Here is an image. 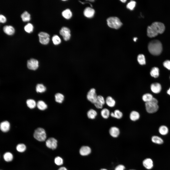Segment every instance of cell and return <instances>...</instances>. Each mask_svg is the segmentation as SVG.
<instances>
[{"instance_id": "1", "label": "cell", "mask_w": 170, "mask_h": 170, "mask_svg": "<svg viewBox=\"0 0 170 170\" xmlns=\"http://www.w3.org/2000/svg\"><path fill=\"white\" fill-rule=\"evenodd\" d=\"M165 29V26L163 23L159 22H155L148 27L147 35L150 38L155 37L159 34L162 33Z\"/></svg>"}, {"instance_id": "31", "label": "cell", "mask_w": 170, "mask_h": 170, "mask_svg": "<svg viewBox=\"0 0 170 170\" xmlns=\"http://www.w3.org/2000/svg\"><path fill=\"white\" fill-rule=\"evenodd\" d=\"M22 20L24 21H29L30 19V15L27 11H25L21 15Z\"/></svg>"}, {"instance_id": "17", "label": "cell", "mask_w": 170, "mask_h": 170, "mask_svg": "<svg viewBox=\"0 0 170 170\" xmlns=\"http://www.w3.org/2000/svg\"><path fill=\"white\" fill-rule=\"evenodd\" d=\"M0 130L2 132H7L10 129V123L7 121H3L0 124Z\"/></svg>"}, {"instance_id": "47", "label": "cell", "mask_w": 170, "mask_h": 170, "mask_svg": "<svg viewBox=\"0 0 170 170\" xmlns=\"http://www.w3.org/2000/svg\"><path fill=\"white\" fill-rule=\"evenodd\" d=\"M120 1L122 2L123 3H125L126 1H127L126 0H120Z\"/></svg>"}, {"instance_id": "43", "label": "cell", "mask_w": 170, "mask_h": 170, "mask_svg": "<svg viewBox=\"0 0 170 170\" xmlns=\"http://www.w3.org/2000/svg\"><path fill=\"white\" fill-rule=\"evenodd\" d=\"M6 21V18L2 14L0 15V22L4 23Z\"/></svg>"}, {"instance_id": "44", "label": "cell", "mask_w": 170, "mask_h": 170, "mask_svg": "<svg viewBox=\"0 0 170 170\" xmlns=\"http://www.w3.org/2000/svg\"><path fill=\"white\" fill-rule=\"evenodd\" d=\"M58 170H67L65 167H60Z\"/></svg>"}, {"instance_id": "25", "label": "cell", "mask_w": 170, "mask_h": 170, "mask_svg": "<svg viewBox=\"0 0 170 170\" xmlns=\"http://www.w3.org/2000/svg\"><path fill=\"white\" fill-rule=\"evenodd\" d=\"M63 17L66 19H70L72 16V13L70 10L68 9H66L63 11L62 13Z\"/></svg>"}, {"instance_id": "9", "label": "cell", "mask_w": 170, "mask_h": 170, "mask_svg": "<svg viewBox=\"0 0 170 170\" xmlns=\"http://www.w3.org/2000/svg\"><path fill=\"white\" fill-rule=\"evenodd\" d=\"M57 141L55 138L51 137L46 141V145L48 148L52 149H56L57 146Z\"/></svg>"}, {"instance_id": "22", "label": "cell", "mask_w": 170, "mask_h": 170, "mask_svg": "<svg viewBox=\"0 0 170 170\" xmlns=\"http://www.w3.org/2000/svg\"><path fill=\"white\" fill-rule=\"evenodd\" d=\"M97 115V112L95 110L91 109L87 112V115L88 118L91 119H94L96 117Z\"/></svg>"}, {"instance_id": "35", "label": "cell", "mask_w": 170, "mask_h": 170, "mask_svg": "<svg viewBox=\"0 0 170 170\" xmlns=\"http://www.w3.org/2000/svg\"><path fill=\"white\" fill-rule=\"evenodd\" d=\"M114 118L117 119H120L123 117V114L122 112L118 109L115 110L114 111Z\"/></svg>"}, {"instance_id": "37", "label": "cell", "mask_w": 170, "mask_h": 170, "mask_svg": "<svg viewBox=\"0 0 170 170\" xmlns=\"http://www.w3.org/2000/svg\"><path fill=\"white\" fill-rule=\"evenodd\" d=\"M52 40L54 44L58 45L61 42V40L59 37L57 35H54L52 38Z\"/></svg>"}, {"instance_id": "26", "label": "cell", "mask_w": 170, "mask_h": 170, "mask_svg": "<svg viewBox=\"0 0 170 170\" xmlns=\"http://www.w3.org/2000/svg\"><path fill=\"white\" fill-rule=\"evenodd\" d=\"M152 141L155 143L161 144L163 143V141L160 137L157 136H153L151 138Z\"/></svg>"}, {"instance_id": "29", "label": "cell", "mask_w": 170, "mask_h": 170, "mask_svg": "<svg viewBox=\"0 0 170 170\" xmlns=\"http://www.w3.org/2000/svg\"><path fill=\"white\" fill-rule=\"evenodd\" d=\"M153 98L152 95L149 93L144 94L142 96V100L145 103L150 102Z\"/></svg>"}, {"instance_id": "28", "label": "cell", "mask_w": 170, "mask_h": 170, "mask_svg": "<svg viewBox=\"0 0 170 170\" xmlns=\"http://www.w3.org/2000/svg\"><path fill=\"white\" fill-rule=\"evenodd\" d=\"M38 108L41 110H44L47 108V105L42 100L38 101L37 104Z\"/></svg>"}, {"instance_id": "49", "label": "cell", "mask_w": 170, "mask_h": 170, "mask_svg": "<svg viewBox=\"0 0 170 170\" xmlns=\"http://www.w3.org/2000/svg\"><path fill=\"white\" fill-rule=\"evenodd\" d=\"M129 170H133V169H130Z\"/></svg>"}, {"instance_id": "14", "label": "cell", "mask_w": 170, "mask_h": 170, "mask_svg": "<svg viewBox=\"0 0 170 170\" xmlns=\"http://www.w3.org/2000/svg\"><path fill=\"white\" fill-rule=\"evenodd\" d=\"M150 87L152 92L155 94L159 93L161 89V85L158 83H152Z\"/></svg>"}, {"instance_id": "40", "label": "cell", "mask_w": 170, "mask_h": 170, "mask_svg": "<svg viewBox=\"0 0 170 170\" xmlns=\"http://www.w3.org/2000/svg\"><path fill=\"white\" fill-rule=\"evenodd\" d=\"M54 162L56 165L59 166L62 165L63 163L62 158L59 156L55 158Z\"/></svg>"}, {"instance_id": "10", "label": "cell", "mask_w": 170, "mask_h": 170, "mask_svg": "<svg viewBox=\"0 0 170 170\" xmlns=\"http://www.w3.org/2000/svg\"><path fill=\"white\" fill-rule=\"evenodd\" d=\"M27 65L28 68L29 69L35 70L38 67V62L36 60L32 58L27 61Z\"/></svg>"}, {"instance_id": "38", "label": "cell", "mask_w": 170, "mask_h": 170, "mask_svg": "<svg viewBox=\"0 0 170 170\" xmlns=\"http://www.w3.org/2000/svg\"><path fill=\"white\" fill-rule=\"evenodd\" d=\"M16 149L18 152H24L26 150V147L24 144H20L17 145Z\"/></svg>"}, {"instance_id": "33", "label": "cell", "mask_w": 170, "mask_h": 170, "mask_svg": "<svg viewBox=\"0 0 170 170\" xmlns=\"http://www.w3.org/2000/svg\"><path fill=\"white\" fill-rule=\"evenodd\" d=\"M26 103L28 106L31 109L34 108L36 105V103L34 100L30 99L27 100Z\"/></svg>"}, {"instance_id": "15", "label": "cell", "mask_w": 170, "mask_h": 170, "mask_svg": "<svg viewBox=\"0 0 170 170\" xmlns=\"http://www.w3.org/2000/svg\"><path fill=\"white\" fill-rule=\"evenodd\" d=\"M91 152L90 148L87 146H83L80 148L79 152L80 154L82 156H86L89 154Z\"/></svg>"}, {"instance_id": "41", "label": "cell", "mask_w": 170, "mask_h": 170, "mask_svg": "<svg viewBox=\"0 0 170 170\" xmlns=\"http://www.w3.org/2000/svg\"><path fill=\"white\" fill-rule=\"evenodd\" d=\"M163 65L166 68L170 70V60H167L163 63Z\"/></svg>"}, {"instance_id": "23", "label": "cell", "mask_w": 170, "mask_h": 170, "mask_svg": "<svg viewBox=\"0 0 170 170\" xmlns=\"http://www.w3.org/2000/svg\"><path fill=\"white\" fill-rule=\"evenodd\" d=\"M158 131L159 133L162 135H165L167 134L169 132V129L166 126L162 125L159 128Z\"/></svg>"}, {"instance_id": "34", "label": "cell", "mask_w": 170, "mask_h": 170, "mask_svg": "<svg viewBox=\"0 0 170 170\" xmlns=\"http://www.w3.org/2000/svg\"><path fill=\"white\" fill-rule=\"evenodd\" d=\"M46 90V87L42 84H38L36 87V90L38 93H42L44 92Z\"/></svg>"}, {"instance_id": "50", "label": "cell", "mask_w": 170, "mask_h": 170, "mask_svg": "<svg viewBox=\"0 0 170 170\" xmlns=\"http://www.w3.org/2000/svg\"></svg>"}, {"instance_id": "5", "label": "cell", "mask_w": 170, "mask_h": 170, "mask_svg": "<svg viewBox=\"0 0 170 170\" xmlns=\"http://www.w3.org/2000/svg\"><path fill=\"white\" fill-rule=\"evenodd\" d=\"M34 138L39 141H44L47 137L45 130L43 128H39L34 131Z\"/></svg>"}, {"instance_id": "27", "label": "cell", "mask_w": 170, "mask_h": 170, "mask_svg": "<svg viewBox=\"0 0 170 170\" xmlns=\"http://www.w3.org/2000/svg\"><path fill=\"white\" fill-rule=\"evenodd\" d=\"M55 100L56 102L58 103H62L64 99V96L62 94L58 93H56L55 95Z\"/></svg>"}, {"instance_id": "12", "label": "cell", "mask_w": 170, "mask_h": 170, "mask_svg": "<svg viewBox=\"0 0 170 170\" xmlns=\"http://www.w3.org/2000/svg\"><path fill=\"white\" fill-rule=\"evenodd\" d=\"M109 133L111 136L113 138H117L120 133L119 129L116 126L111 127L109 130Z\"/></svg>"}, {"instance_id": "3", "label": "cell", "mask_w": 170, "mask_h": 170, "mask_svg": "<svg viewBox=\"0 0 170 170\" xmlns=\"http://www.w3.org/2000/svg\"><path fill=\"white\" fill-rule=\"evenodd\" d=\"M158 101L156 98H153L149 102L145 103L146 110L149 113H153L157 112L159 109Z\"/></svg>"}, {"instance_id": "46", "label": "cell", "mask_w": 170, "mask_h": 170, "mask_svg": "<svg viewBox=\"0 0 170 170\" xmlns=\"http://www.w3.org/2000/svg\"><path fill=\"white\" fill-rule=\"evenodd\" d=\"M137 37H134L133 38V40L135 42L136 41V40H137Z\"/></svg>"}, {"instance_id": "48", "label": "cell", "mask_w": 170, "mask_h": 170, "mask_svg": "<svg viewBox=\"0 0 170 170\" xmlns=\"http://www.w3.org/2000/svg\"><path fill=\"white\" fill-rule=\"evenodd\" d=\"M100 170H107V169H105L103 168V169H101Z\"/></svg>"}, {"instance_id": "18", "label": "cell", "mask_w": 170, "mask_h": 170, "mask_svg": "<svg viewBox=\"0 0 170 170\" xmlns=\"http://www.w3.org/2000/svg\"><path fill=\"white\" fill-rule=\"evenodd\" d=\"M105 103L109 107H113L115 105L116 101L112 97L110 96H108L105 99Z\"/></svg>"}, {"instance_id": "8", "label": "cell", "mask_w": 170, "mask_h": 170, "mask_svg": "<svg viewBox=\"0 0 170 170\" xmlns=\"http://www.w3.org/2000/svg\"><path fill=\"white\" fill-rule=\"evenodd\" d=\"M60 33L65 41L69 40L70 38V29L67 27H62L60 31Z\"/></svg>"}, {"instance_id": "6", "label": "cell", "mask_w": 170, "mask_h": 170, "mask_svg": "<svg viewBox=\"0 0 170 170\" xmlns=\"http://www.w3.org/2000/svg\"><path fill=\"white\" fill-rule=\"evenodd\" d=\"M40 42L44 45L47 44L50 40L49 35L44 32H40L38 34Z\"/></svg>"}, {"instance_id": "11", "label": "cell", "mask_w": 170, "mask_h": 170, "mask_svg": "<svg viewBox=\"0 0 170 170\" xmlns=\"http://www.w3.org/2000/svg\"><path fill=\"white\" fill-rule=\"evenodd\" d=\"M105 103V100L102 96H98L97 99L94 105L95 107L98 109L102 108L103 105Z\"/></svg>"}, {"instance_id": "21", "label": "cell", "mask_w": 170, "mask_h": 170, "mask_svg": "<svg viewBox=\"0 0 170 170\" xmlns=\"http://www.w3.org/2000/svg\"><path fill=\"white\" fill-rule=\"evenodd\" d=\"M110 113L109 110L106 108L102 109L101 111V116L105 119H107L109 118L110 116Z\"/></svg>"}, {"instance_id": "30", "label": "cell", "mask_w": 170, "mask_h": 170, "mask_svg": "<svg viewBox=\"0 0 170 170\" xmlns=\"http://www.w3.org/2000/svg\"><path fill=\"white\" fill-rule=\"evenodd\" d=\"M137 61L141 65H144L146 63L145 59L144 56L143 54L139 55L137 58Z\"/></svg>"}, {"instance_id": "24", "label": "cell", "mask_w": 170, "mask_h": 170, "mask_svg": "<svg viewBox=\"0 0 170 170\" xmlns=\"http://www.w3.org/2000/svg\"><path fill=\"white\" fill-rule=\"evenodd\" d=\"M150 74L152 76L155 78L157 77L159 75V68L156 67L152 68L150 72Z\"/></svg>"}, {"instance_id": "36", "label": "cell", "mask_w": 170, "mask_h": 170, "mask_svg": "<svg viewBox=\"0 0 170 170\" xmlns=\"http://www.w3.org/2000/svg\"><path fill=\"white\" fill-rule=\"evenodd\" d=\"M33 25L30 23H28L26 24L24 27L25 30L27 32L30 33L33 30Z\"/></svg>"}, {"instance_id": "16", "label": "cell", "mask_w": 170, "mask_h": 170, "mask_svg": "<svg viewBox=\"0 0 170 170\" xmlns=\"http://www.w3.org/2000/svg\"><path fill=\"white\" fill-rule=\"evenodd\" d=\"M143 164L146 168L148 170L151 169L153 166V161L150 158H147L144 160L143 162Z\"/></svg>"}, {"instance_id": "13", "label": "cell", "mask_w": 170, "mask_h": 170, "mask_svg": "<svg viewBox=\"0 0 170 170\" xmlns=\"http://www.w3.org/2000/svg\"><path fill=\"white\" fill-rule=\"evenodd\" d=\"M95 11L93 8L89 7L86 8L84 11V16L88 18H91L94 16Z\"/></svg>"}, {"instance_id": "45", "label": "cell", "mask_w": 170, "mask_h": 170, "mask_svg": "<svg viewBox=\"0 0 170 170\" xmlns=\"http://www.w3.org/2000/svg\"><path fill=\"white\" fill-rule=\"evenodd\" d=\"M167 94L170 96V87L167 91Z\"/></svg>"}, {"instance_id": "7", "label": "cell", "mask_w": 170, "mask_h": 170, "mask_svg": "<svg viewBox=\"0 0 170 170\" xmlns=\"http://www.w3.org/2000/svg\"><path fill=\"white\" fill-rule=\"evenodd\" d=\"M97 96L95 89L92 88L88 92L87 97L89 101L94 104L96 101Z\"/></svg>"}, {"instance_id": "39", "label": "cell", "mask_w": 170, "mask_h": 170, "mask_svg": "<svg viewBox=\"0 0 170 170\" xmlns=\"http://www.w3.org/2000/svg\"><path fill=\"white\" fill-rule=\"evenodd\" d=\"M136 4V2L133 0H131L128 3L127 5V8L128 9L132 10L135 7Z\"/></svg>"}, {"instance_id": "32", "label": "cell", "mask_w": 170, "mask_h": 170, "mask_svg": "<svg viewBox=\"0 0 170 170\" xmlns=\"http://www.w3.org/2000/svg\"><path fill=\"white\" fill-rule=\"evenodd\" d=\"M4 160L6 162H9L11 161L13 158L12 154L9 152L5 153L3 156Z\"/></svg>"}, {"instance_id": "19", "label": "cell", "mask_w": 170, "mask_h": 170, "mask_svg": "<svg viewBox=\"0 0 170 170\" xmlns=\"http://www.w3.org/2000/svg\"><path fill=\"white\" fill-rule=\"evenodd\" d=\"M140 117L139 113L136 111H132L129 115V118L132 121H135L138 120L139 119Z\"/></svg>"}, {"instance_id": "2", "label": "cell", "mask_w": 170, "mask_h": 170, "mask_svg": "<svg viewBox=\"0 0 170 170\" xmlns=\"http://www.w3.org/2000/svg\"><path fill=\"white\" fill-rule=\"evenodd\" d=\"M148 48L150 53L155 55L160 54L162 49L161 43L157 40H152L149 42L148 45Z\"/></svg>"}, {"instance_id": "20", "label": "cell", "mask_w": 170, "mask_h": 170, "mask_svg": "<svg viewBox=\"0 0 170 170\" xmlns=\"http://www.w3.org/2000/svg\"><path fill=\"white\" fill-rule=\"evenodd\" d=\"M3 29L4 32L8 35H12L15 32L14 28L10 25H6L4 26Z\"/></svg>"}, {"instance_id": "42", "label": "cell", "mask_w": 170, "mask_h": 170, "mask_svg": "<svg viewBox=\"0 0 170 170\" xmlns=\"http://www.w3.org/2000/svg\"><path fill=\"white\" fill-rule=\"evenodd\" d=\"M125 167L122 165H119L117 166L115 168V170H124Z\"/></svg>"}, {"instance_id": "4", "label": "cell", "mask_w": 170, "mask_h": 170, "mask_svg": "<svg viewBox=\"0 0 170 170\" xmlns=\"http://www.w3.org/2000/svg\"><path fill=\"white\" fill-rule=\"evenodd\" d=\"M107 22L109 27L115 29L119 28L122 25L119 19L116 17H109L107 19Z\"/></svg>"}]
</instances>
